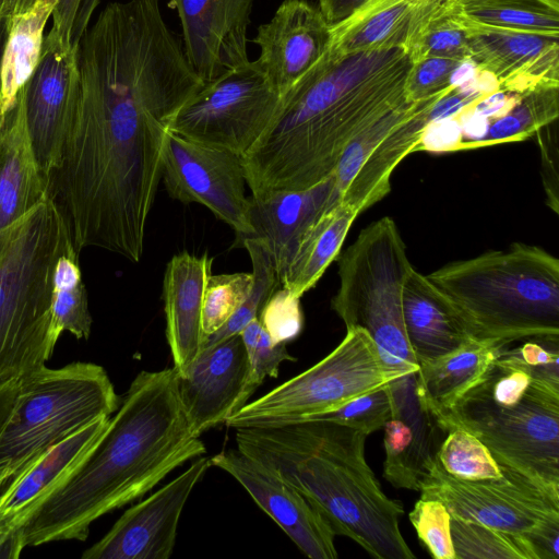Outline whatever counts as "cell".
I'll return each instance as SVG.
<instances>
[{
	"mask_svg": "<svg viewBox=\"0 0 559 559\" xmlns=\"http://www.w3.org/2000/svg\"><path fill=\"white\" fill-rule=\"evenodd\" d=\"M205 452L182 407L175 368L141 371L86 457L22 525L26 547L86 539L94 521Z\"/></svg>",
	"mask_w": 559,
	"mask_h": 559,
	"instance_id": "1",
	"label": "cell"
},
{
	"mask_svg": "<svg viewBox=\"0 0 559 559\" xmlns=\"http://www.w3.org/2000/svg\"><path fill=\"white\" fill-rule=\"evenodd\" d=\"M411 66L403 47L343 53L330 46L241 157L252 195L308 189L330 178L352 139L407 99Z\"/></svg>",
	"mask_w": 559,
	"mask_h": 559,
	"instance_id": "2",
	"label": "cell"
},
{
	"mask_svg": "<svg viewBox=\"0 0 559 559\" xmlns=\"http://www.w3.org/2000/svg\"><path fill=\"white\" fill-rule=\"evenodd\" d=\"M368 435L334 421L307 419L236 429L237 449L299 491L335 535L377 559H414L400 518L365 456Z\"/></svg>",
	"mask_w": 559,
	"mask_h": 559,
	"instance_id": "3",
	"label": "cell"
},
{
	"mask_svg": "<svg viewBox=\"0 0 559 559\" xmlns=\"http://www.w3.org/2000/svg\"><path fill=\"white\" fill-rule=\"evenodd\" d=\"M435 417L477 437L502 465L559 502V381L542 377L506 352Z\"/></svg>",
	"mask_w": 559,
	"mask_h": 559,
	"instance_id": "4",
	"label": "cell"
},
{
	"mask_svg": "<svg viewBox=\"0 0 559 559\" xmlns=\"http://www.w3.org/2000/svg\"><path fill=\"white\" fill-rule=\"evenodd\" d=\"M473 337H559V260L523 242L448 263L427 275Z\"/></svg>",
	"mask_w": 559,
	"mask_h": 559,
	"instance_id": "5",
	"label": "cell"
},
{
	"mask_svg": "<svg viewBox=\"0 0 559 559\" xmlns=\"http://www.w3.org/2000/svg\"><path fill=\"white\" fill-rule=\"evenodd\" d=\"M340 286L331 307L346 329L360 328L372 338L380 359L394 378L393 412L421 414L416 395L418 360L404 328L402 288L413 266L395 222L382 217L364 228L337 257Z\"/></svg>",
	"mask_w": 559,
	"mask_h": 559,
	"instance_id": "6",
	"label": "cell"
},
{
	"mask_svg": "<svg viewBox=\"0 0 559 559\" xmlns=\"http://www.w3.org/2000/svg\"><path fill=\"white\" fill-rule=\"evenodd\" d=\"M73 248L46 199L0 229V384L21 380L50 359L53 273Z\"/></svg>",
	"mask_w": 559,
	"mask_h": 559,
	"instance_id": "7",
	"label": "cell"
},
{
	"mask_svg": "<svg viewBox=\"0 0 559 559\" xmlns=\"http://www.w3.org/2000/svg\"><path fill=\"white\" fill-rule=\"evenodd\" d=\"M120 397L106 370L75 361L43 366L20 380L14 408L0 432V493L48 449L100 417Z\"/></svg>",
	"mask_w": 559,
	"mask_h": 559,
	"instance_id": "8",
	"label": "cell"
},
{
	"mask_svg": "<svg viewBox=\"0 0 559 559\" xmlns=\"http://www.w3.org/2000/svg\"><path fill=\"white\" fill-rule=\"evenodd\" d=\"M346 330L345 337L328 356L245 404L225 425L237 429L302 420L391 385L394 378L382 364L370 335L360 328Z\"/></svg>",
	"mask_w": 559,
	"mask_h": 559,
	"instance_id": "9",
	"label": "cell"
},
{
	"mask_svg": "<svg viewBox=\"0 0 559 559\" xmlns=\"http://www.w3.org/2000/svg\"><path fill=\"white\" fill-rule=\"evenodd\" d=\"M282 97L257 61L225 72L179 109L170 131L245 156L272 122Z\"/></svg>",
	"mask_w": 559,
	"mask_h": 559,
	"instance_id": "10",
	"label": "cell"
},
{
	"mask_svg": "<svg viewBox=\"0 0 559 559\" xmlns=\"http://www.w3.org/2000/svg\"><path fill=\"white\" fill-rule=\"evenodd\" d=\"M443 94L418 102L406 99L352 139L332 175L340 203L360 214L389 193L393 170L414 152L430 107Z\"/></svg>",
	"mask_w": 559,
	"mask_h": 559,
	"instance_id": "11",
	"label": "cell"
},
{
	"mask_svg": "<svg viewBox=\"0 0 559 559\" xmlns=\"http://www.w3.org/2000/svg\"><path fill=\"white\" fill-rule=\"evenodd\" d=\"M170 198L199 203L234 229L238 238L252 234L250 199L241 157L226 150L167 133L162 175Z\"/></svg>",
	"mask_w": 559,
	"mask_h": 559,
	"instance_id": "12",
	"label": "cell"
},
{
	"mask_svg": "<svg viewBox=\"0 0 559 559\" xmlns=\"http://www.w3.org/2000/svg\"><path fill=\"white\" fill-rule=\"evenodd\" d=\"M418 491L420 497L440 500L450 515L530 538L542 527L559 522V502L530 480H459L443 472L436 456L425 465Z\"/></svg>",
	"mask_w": 559,
	"mask_h": 559,
	"instance_id": "13",
	"label": "cell"
},
{
	"mask_svg": "<svg viewBox=\"0 0 559 559\" xmlns=\"http://www.w3.org/2000/svg\"><path fill=\"white\" fill-rule=\"evenodd\" d=\"M210 467L199 456L185 472L127 509L111 528L84 550L83 559H169L181 512L194 486Z\"/></svg>",
	"mask_w": 559,
	"mask_h": 559,
	"instance_id": "14",
	"label": "cell"
},
{
	"mask_svg": "<svg viewBox=\"0 0 559 559\" xmlns=\"http://www.w3.org/2000/svg\"><path fill=\"white\" fill-rule=\"evenodd\" d=\"M209 460L231 475L307 557L337 558L333 530L292 485L238 449Z\"/></svg>",
	"mask_w": 559,
	"mask_h": 559,
	"instance_id": "15",
	"label": "cell"
},
{
	"mask_svg": "<svg viewBox=\"0 0 559 559\" xmlns=\"http://www.w3.org/2000/svg\"><path fill=\"white\" fill-rule=\"evenodd\" d=\"M332 37V26L319 8L306 0H284L273 17L258 27L255 61L283 97L324 56Z\"/></svg>",
	"mask_w": 559,
	"mask_h": 559,
	"instance_id": "16",
	"label": "cell"
},
{
	"mask_svg": "<svg viewBox=\"0 0 559 559\" xmlns=\"http://www.w3.org/2000/svg\"><path fill=\"white\" fill-rule=\"evenodd\" d=\"M178 12L186 57L210 83L247 62V31L253 0H169Z\"/></svg>",
	"mask_w": 559,
	"mask_h": 559,
	"instance_id": "17",
	"label": "cell"
},
{
	"mask_svg": "<svg viewBox=\"0 0 559 559\" xmlns=\"http://www.w3.org/2000/svg\"><path fill=\"white\" fill-rule=\"evenodd\" d=\"M79 91L76 49L64 46L49 31L40 59L23 87L27 127L44 180Z\"/></svg>",
	"mask_w": 559,
	"mask_h": 559,
	"instance_id": "18",
	"label": "cell"
},
{
	"mask_svg": "<svg viewBox=\"0 0 559 559\" xmlns=\"http://www.w3.org/2000/svg\"><path fill=\"white\" fill-rule=\"evenodd\" d=\"M461 16L472 61L491 73L500 90L521 93L539 83L559 82V35L490 26L462 11Z\"/></svg>",
	"mask_w": 559,
	"mask_h": 559,
	"instance_id": "19",
	"label": "cell"
},
{
	"mask_svg": "<svg viewBox=\"0 0 559 559\" xmlns=\"http://www.w3.org/2000/svg\"><path fill=\"white\" fill-rule=\"evenodd\" d=\"M249 359L240 334L203 347L182 376L178 391L198 436L225 424L240 409Z\"/></svg>",
	"mask_w": 559,
	"mask_h": 559,
	"instance_id": "20",
	"label": "cell"
},
{
	"mask_svg": "<svg viewBox=\"0 0 559 559\" xmlns=\"http://www.w3.org/2000/svg\"><path fill=\"white\" fill-rule=\"evenodd\" d=\"M338 203L333 176L308 189L275 190L250 198L252 234L248 237L266 246L280 282L304 234Z\"/></svg>",
	"mask_w": 559,
	"mask_h": 559,
	"instance_id": "21",
	"label": "cell"
},
{
	"mask_svg": "<svg viewBox=\"0 0 559 559\" xmlns=\"http://www.w3.org/2000/svg\"><path fill=\"white\" fill-rule=\"evenodd\" d=\"M100 417L40 455L0 493V538L15 533L33 511L82 463L105 431Z\"/></svg>",
	"mask_w": 559,
	"mask_h": 559,
	"instance_id": "22",
	"label": "cell"
},
{
	"mask_svg": "<svg viewBox=\"0 0 559 559\" xmlns=\"http://www.w3.org/2000/svg\"><path fill=\"white\" fill-rule=\"evenodd\" d=\"M213 259L205 252L182 251L168 262L163 281L166 338L178 376H182L204 345L201 314Z\"/></svg>",
	"mask_w": 559,
	"mask_h": 559,
	"instance_id": "23",
	"label": "cell"
},
{
	"mask_svg": "<svg viewBox=\"0 0 559 559\" xmlns=\"http://www.w3.org/2000/svg\"><path fill=\"white\" fill-rule=\"evenodd\" d=\"M444 0H370L332 26L331 46L343 53L407 48Z\"/></svg>",
	"mask_w": 559,
	"mask_h": 559,
	"instance_id": "24",
	"label": "cell"
},
{
	"mask_svg": "<svg viewBox=\"0 0 559 559\" xmlns=\"http://www.w3.org/2000/svg\"><path fill=\"white\" fill-rule=\"evenodd\" d=\"M404 328L418 360L442 356L473 338L447 297L413 266L402 288Z\"/></svg>",
	"mask_w": 559,
	"mask_h": 559,
	"instance_id": "25",
	"label": "cell"
},
{
	"mask_svg": "<svg viewBox=\"0 0 559 559\" xmlns=\"http://www.w3.org/2000/svg\"><path fill=\"white\" fill-rule=\"evenodd\" d=\"M46 199L45 180L29 135L22 88L0 128V229Z\"/></svg>",
	"mask_w": 559,
	"mask_h": 559,
	"instance_id": "26",
	"label": "cell"
},
{
	"mask_svg": "<svg viewBox=\"0 0 559 559\" xmlns=\"http://www.w3.org/2000/svg\"><path fill=\"white\" fill-rule=\"evenodd\" d=\"M509 344L473 337L442 356L420 361L416 395L421 408L435 419L483 376Z\"/></svg>",
	"mask_w": 559,
	"mask_h": 559,
	"instance_id": "27",
	"label": "cell"
},
{
	"mask_svg": "<svg viewBox=\"0 0 559 559\" xmlns=\"http://www.w3.org/2000/svg\"><path fill=\"white\" fill-rule=\"evenodd\" d=\"M359 214L349 205L338 203L325 212L298 242L296 251L281 277V286L302 297L337 259L342 245Z\"/></svg>",
	"mask_w": 559,
	"mask_h": 559,
	"instance_id": "28",
	"label": "cell"
},
{
	"mask_svg": "<svg viewBox=\"0 0 559 559\" xmlns=\"http://www.w3.org/2000/svg\"><path fill=\"white\" fill-rule=\"evenodd\" d=\"M58 0H36L11 17L1 63V118L14 107L19 92L35 70L43 50L44 29Z\"/></svg>",
	"mask_w": 559,
	"mask_h": 559,
	"instance_id": "29",
	"label": "cell"
},
{
	"mask_svg": "<svg viewBox=\"0 0 559 559\" xmlns=\"http://www.w3.org/2000/svg\"><path fill=\"white\" fill-rule=\"evenodd\" d=\"M436 459L445 474L464 481L507 483L526 479L502 465L473 433L460 427H447ZM528 480V479H527Z\"/></svg>",
	"mask_w": 559,
	"mask_h": 559,
	"instance_id": "30",
	"label": "cell"
},
{
	"mask_svg": "<svg viewBox=\"0 0 559 559\" xmlns=\"http://www.w3.org/2000/svg\"><path fill=\"white\" fill-rule=\"evenodd\" d=\"M92 330L87 293L82 280L79 253L70 248L57 261L51 301V335L57 343L63 332L87 340Z\"/></svg>",
	"mask_w": 559,
	"mask_h": 559,
	"instance_id": "31",
	"label": "cell"
},
{
	"mask_svg": "<svg viewBox=\"0 0 559 559\" xmlns=\"http://www.w3.org/2000/svg\"><path fill=\"white\" fill-rule=\"evenodd\" d=\"M559 116V82H544L520 93L516 104L491 120L483 146L524 140Z\"/></svg>",
	"mask_w": 559,
	"mask_h": 559,
	"instance_id": "32",
	"label": "cell"
},
{
	"mask_svg": "<svg viewBox=\"0 0 559 559\" xmlns=\"http://www.w3.org/2000/svg\"><path fill=\"white\" fill-rule=\"evenodd\" d=\"M459 4L464 15L481 24L559 35V0H472Z\"/></svg>",
	"mask_w": 559,
	"mask_h": 559,
	"instance_id": "33",
	"label": "cell"
},
{
	"mask_svg": "<svg viewBox=\"0 0 559 559\" xmlns=\"http://www.w3.org/2000/svg\"><path fill=\"white\" fill-rule=\"evenodd\" d=\"M455 559H540L526 535L512 533L451 515Z\"/></svg>",
	"mask_w": 559,
	"mask_h": 559,
	"instance_id": "34",
	"label": "cell"
},
{
	"mask_svg": "<svg viewBox=\"0 0 559 559\" xmlns=\"http://www.w3.org/2000/svg\"><path fill=\"white\" fill-rule=\"evenodd\" d=\"M406 50L412 61L428 57L472 60L459 2L444 0L423 24Z\"/></svg>",
	"mask_w": 559,
	"mask_h": 559,
	"instance_id": "35",
	"label": "cell"
},
{
	"mask_svg": "<svg viewBox=\"0 0 559 559\" xmlns=\"http://www.w3.org/2000/svg\"><path fill=\"white\" fill-rule=\"evenodd\" d=\"M240 240L251 260V273L253 275L252 288L236 313L219 331L205 340L203 347L240 334L242 329L251 320L259 317L266 300L281 285L272 255L266 246L252 237H243Z\"/></svg>",
	"mask_w": 559,
	"mask_h": 559,
	"instance_id": "36",
	"label": "cell"
},
{
	"mask_svg": "<svg viewBox=\"0 0 559 559\" xmlns=\"http://www.w3.org/2000/svg\"><path fill=\"white\" fill-rule=\"evenodd\" d=\"M252 273L211 274L206 281L201 324L205 340L219 331L250 294Z\"/></svg>",
	"mask_w": 559,
	"mask_h": 559,
	"instance_id": "37",
	"label": "cell"
},
{
	"mask_svg": "<svg viewBox=\"0 0 559 559\" xmlns=\"http://www.w3.org/2000/svg\"><path fill=\"white\" fill-rule=\"evenodd\" d=\"M383 429L384 478L396 488L418 491L423 469L416 456L412 428L404 420L391 417Z\"/></svg>",
	"mask_w": 559,
	"mask_h": 559,
	"instance_id": "38",
	"label": "cell"
},
{
	"mask_svg": "<svg viewBox=\"0 0 559 559\" xmlns=\"http://www.w3.org/2000/svg\"><path fill=\"white\" fill-rule=\"evenodd\" d=\"M393 401L390 385L359 395L338 408L302 419L334 421L361 430L368 436L392 417Z\"/></svg>",
	"mask_w": 559,
	"mask_h": 559,
	"instance_id": "39",
	"label": "cell"
},
{
	"mask_svg": "<svg viewBox=\"0 0 559 559\" xmlns=\"http://www.w3.org/2000/svg\"><path fill=\"white\" fill-rule=\"evenodd\" d=\"M417 536L435 559H455L450 513L437 499L420 497L408 514Z\"/></svg>",
	"mask_w": 559,
	"mask_h": 559,
	"instance_id": "40",
	"label": "cell"
},
{
	"mask_svg": "<svg viewBox=\"0 0 559 559\" xmlns=\"http://www.w3.org/2000/svg\"><path fill=\"white\" fill-rule=\"evenodd\" d=\"M462 62L438 57L412 61L404 85L406 98L424 100L453 88V74Z\"/></svg>",
	"mask_w": 559,
	"mask_h": 559,
	"instance_id": "41",
	"label": "cell"
},
{
	"mask_svg": "<svg viewBox=\"0 0 559 559\" xmlns=\"http://www.w3.org/2000/svg\"><path fill=\"white\" fill-rule=\"evenodd\" d=\"M258 318L275 344H287L302 330L300 297L281 286L266 300Z\"/></svg>",
	"mask_w": 559,
	"mask_h": 559,
	"instance_id": "42",
	"label": "cell"
},
{
	"mask_svg": "<svg viewBox=\"0 0 559 559\" xmlns=\"http://www.w3.org/2000/svg\"><path fill=\"white\" fill-rule=\"evenodd\" d=\"M286 360L296 361V358L287 352L286 344H275L262 328L254 352L249 358L247 380L240 395V408L248 403L249 397L266 377H277L280 365Z\"/></svg>",
	"mask_w": 559,
	"mask_h": 559,
	"instance_id": "43",
	"label": "cell"
},
{
	"mask_svg": "<svg viewBox=\"0 0 559 559\" xmlns=\"http://www.w3.org/2000/svg\"><path fill=\"white\" fill-rule=\"evenodd\" d=\"M463 134L456 117L428 121L414 150L429 153H448L462 151Z\"/></svg>",
	"mask_w": 559,
	"mask_h": 559,
	"instance_id": "44",
	"label": "cell"
},
{
	"mask_svg": "<svg viewBox=\"0 0 559 559\" xmlns=\"http://www.w3.org/2000/svg\"><path fill=\"white\" fill-rule=\"evenodd\" d=\"M537 141L542 153V168L544 187L547 194L548 205L555 211L559 212V174H558V140L555 135L551 139L548 134L544 136L540 129L536 132Z\"/></svg>",
	"mask_w": 559,
	"mask_h": 559,
	"instance_id": "45",
	"label": "cell"
},
{
	"mask_svg": "<svg viewBox=\"0 0 559 559\" xmlns=\"http://www.w3.org/2000/svg\"><path fill=\"white\" fill-rule=\"evenodd\" d=\"M456 118L460 122L463 134L462 150L483 146V143L487 138L491 120L473 110L469 105L465 107Z\"/></svg>",
	"mask_w": 559,
	"mask_h": 559,
	"instance_id": "46",
	"label": "cell"
},
{
	"mask_svg": "<svg viewBox=\"0 0 559 559\" xmlns=\"http://www.w3.org/2000/svg\"><path fill=\"white\" fill-rule=\"evenodd\" d=\"M519 98L520 93L499 90L477 99L469 107L476 112L493 120L510 111Z\"/></svg>",
	"mask_w": 559,
	"mask_h": 559,
	"instance_id": "47",
	"label": "cell"
},
{
	"mask_svg": "<svg viewBox=\"0 0 559 559\" xmlns=\"http://www.w3.org/2000/svg\"><path fill=\"white\" fill-rule=\"evenodd\" d=\"M81 0H58L51 15L52 27L50 29L67 47H72L71 34Z\"/></svg>",
	"mask_w": 559,
	"mask_h": 559,
	"instance_id": "48",
	"label": "cell"
},
{
	"mask_svg": "<svg viewBox=\"0 0 559 559\" xmlns=\"http://www.w3.org/2000/svg\"><path fill=\"white\" fill-rule=\"evenodd\" d=\"M369 1L370 0H319V9L329 24L334 26L349 17Z\"/></svg>",
	"mask_w": 559,
	"mask_h": 559,
	"instance_id": "49",
	"label": "cell"
},
{
	"mask_svg": "<svg viewBox=\"0 0 559 559\" xmlns=\"http://www.w3.org/2000/svg\"><path fill=\"white\" fill-rule=\"evenodd\" d=\"M100 0L80 1L71 34V44L74 49H76L81 38L88 28L90 20Z\"/></svg>",
	"mask_w": 559,
	"mask_h": 559,
	"instance_id": "50",
	"label": "cell"
},
{
	"mask_svg": "<svg viewBox=\"0 0 559 559\" xmlns=\"http://www.w3.org/2000/svg\"><path fill=\"white\" fill-rule=\"evenodd\" d=\"M19 388L16 379L0 384V432L14 408Z\"/></svg>",
	"mask_w": 559,
	"mask_h": 559,
	"instance_id": "51",
	"label": "cell"
},
{
	"mask_svg": "<svg viewBox=\"0 0 559 559\" xmlns=\"http://www.w3.org/2000/svg\"><path fill=\"white\" fill-rule=\"evenodd\" d=\"M261 331L262 324L259 318H254L240 332V336L245 345L248 359L254 352Z\"/></svg>",
	"mask_w": 559,
	"mask_h": 559,
	"instance_id": "52",
	"label": "cell"
},
{
	"mask_svg": "<svg viewBox=\"0 0 559 559\" xmlns=\"http://www.w3.org/2000/svg\"><path fill=\"white\" fill-rule=\"evenodd\" d=\"M36 0H0V16L12 17L29 9Z\"/></svg>",
	"mask_w": 559,
	"mask_h": 559,
	"instance_id": "53",
	"label": "cell"
},
{
	"mask_svg": "<svg viewBox=\"0 0 559 559\" xmlns=\"http://www.w3.org/2000/svg\"><path fill=\"white\" fill-rule=\"evenodd\" d=\"M11 26V17L0 16V104H1V63L2 56ZM2 124L1 107H0V128Z\"/></svg>",
	"mask_w": 559,
	"mask_h": 559,
	"instance_id": "54",
	"label": "cell"
},
{
	"mask_svg": "<svg viewBox=\"0 0 559 559\" xmlns=\"http://www.w3.org/2000/svg\"><path fill=\"white\" fill-rule=\"evenodd\" d=\"M455 1L459 2V3H464V2L472 1V0H455Z\"/></svg>",
	"mask_w": 559,
	"mask_h": 559,
	"instance_id": "55",
	"label": "cell"
}]
</instances>
